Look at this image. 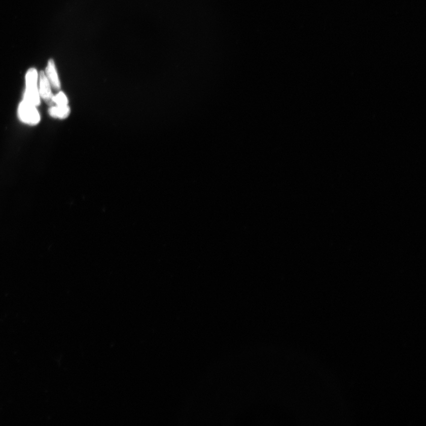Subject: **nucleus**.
<instances>
[{
	"label": "nucleus",
	"mask_w": 426,
	"mask_h": 426,
	"mask_svg": "<svg viewBox=\"0 0 426 426\" xmlns=\"http://www.w3.org/2000/svg\"><path fill=\"white\" fill-rule=\"evenodd\" d=\"M46 71V76L50 85H51V87L54 89L55 91L60 90L61 83L59 81L58 73L56 72L54 62L52 59L49 61Z\"/></svg>",
	"instance_id": "20e7f679"
},
{
	"label": "nucleus",
	"mask_w": 426,
	"mask_h": 426,
	"mask_svg": "<svg viewBox=\"0 0 426 426\" xmlns=\"http://www.w3.org/2000/svg\"><path fill=\"white\" fill-rule=\"evenodd\" d=\"M70 112L71 109L68 106H52L49 109L50 116L59 119H64L68 117Z\"/></svg>",
	"instance_id": "39448f33"
},
{
	"label": "nucleus",
	"mask_w": 426,
	"mask_h": 426,
	"mask_svg": "<svg viewBox=\"0 0 426 426\" xmlns=\"http://www.w3.org/2000/svg\"><path fill=\"white\" fill-rule=\"evenodd\" d=\"M38 73L35 68L30 69L26 75V90L23 101L36 106H39L40 97L37 87Z\"/></svg>",
	"instance_id": "f257e3e1"
},
{
	"label": "nucleus",
	"mask_w": 426,
	"mask_h": 426,
	"mask_svg": "<svg viewBox=\"0 0 426 426\" xmlns=\"http://www.w3.org/2000/svg\"><path fill=\"white\" fill-rule=\"evenodd\" d=\"M18 115L19 119L23 123L31 126L36 125L39 123L40 120V114L36 109V106L25 101H23L20 104L18 109Z\"/></svg>",
	"instance_id": "f03ea898"
},
{
	"label": "nucleus",
	"mask_w": 426,
	"mask_h": 426,
	"mask_svg": "<svg viewBox=\"0 0 426 426\" xmlns=\"http://www.w3.org/2000/svg\"><path fill=\"white\" fill-rule=\"evenodd\" d=\"M51 85L47 79L45 73L41 71L39 75V87H38V93L40 97L41 98L47 105L50 106L54 105L53 104V95L52 93Z\"/></svg>",
	"instance_id": "7ed1b4c3"
},
{
	"label": "nucleus",
	"mask_w": 426,
	"mask_h": 426,
	"mask_svg": "<svg viewBox=\"0 0 426 426\" xmlns=\"http://www.w3.org/2000/svg\"><path fill=\"white\" fill-rule=\"evenodd\" d=\"M53 104L56 106H68V98L63 92L60 91L53 96Z\"/></svg>",
	"instance_id": "423d86ee"
}]
</instances>
